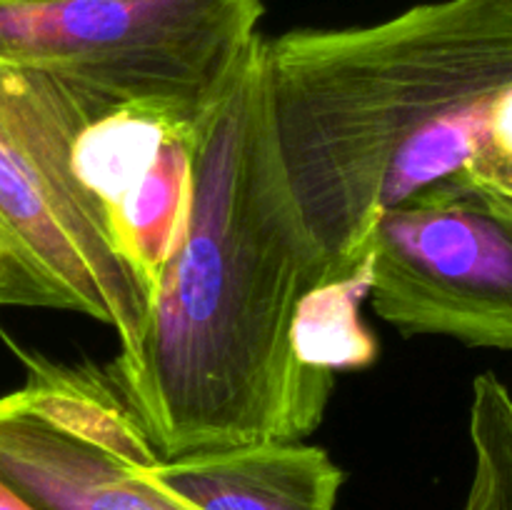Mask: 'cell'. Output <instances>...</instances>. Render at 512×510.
I'll list each match as a JSON object with an SVG mask.
<instances>
[{"mask_svg":"<svg viewBox=\"0 0 512 510\" xmlns=\"http://www.w3.org/2000/svg\"><path fill=\"white\" fill-rule=\"evenodd\" d=\"M0 480L35 510H195L145 480L138 465L0 395Z\"/></svg>","mask_w":512,"mask_h":510,"instance_id":"obj_6","label":"cell"},{"mask_svg":"<svg viewBox=\"0 0 512 510\" xmlns=\"http://www.w3.org/2000/svg\"><path fill=\"white\" fill-rule=\"evenodd\" d=\"M173 128L180 125L153 110L123 105L95 118L80 133L73 150L75 170L105 213L143 178Z\"/></svg>","mask_w":512,"mask_h":510,"instance_id":"obj_10","label":"cell"},{"mask_svg":"<svg viewBox=\"0 0 512 510\" xmlns=\"http://www.w3.org/2000/svg\"><path fill=\"white\" fill-rule=\"evenodd\" d=\"M328 278L280 155L260 35L193 123L185 225L143 330L103 365L160 460L303 440L323 423L335 373L298 358L293 323Z\"/></svg>","mask_w":512,"mask_h":510,"instance_id":"obj_1","label":"cell"},{"mask_svg":"<svg viewBox=\"0 0 512 510\" xmlns=\"http://www.w3.org/2000/svg\"><path fill=\"white\" fill-rule=\"evenodd\" d=\"M460 178L512 198V85L493 103L483 145Z\"/></svg>","mask_w":512,"mask_h":510,"instance_id":"obj_12","label":"cell"},{"mask_svg":"<svg viewBox=\"0 0 512 510\" xmlns=\"http://www.w3.org/2000/svg\"><path fill=\"white\" fill-rule=\"evenodd\" d=\"M263 15V0H0V63L105 108L193 125L263 35Z\"/></svg>","mask_w":512,"mask_h":510,"instance_id":"obj_4","label":"cell"},{"mask_svg":"<svg viewBox=\"0 0 512 510\" xmlns=\"http://www.w3.org/2000/svg\"><path fill=\"white\" fill-rule=\"evenodd\" d=\"M370 295L368 260L353 275L323 280L300 298L293 345L305 365L328 373L365 368L378 358V340L360 318Z\"/></svg>","mask_w":512,"mask_h":510,"instance_id":"obj_9","label":"cell"},{"mask_svg":"<svg viewBox=\"0 0 512 510\" xmlns=\"http://www.w3.org/2000/svg\"><path fill=\"white\" fill-rule=\"evenodd\" d=\"M190 183L193 125H180L163 140L143 178L108 210L115 248L148 295L185 225Z\"/></svg>","mask_w":512,"mask_h":510,"instance_id":"obj_8","label":"cell"},{"mask_svg":"<svg viewBox=\"0 0 512 510\" xmlns=\"http://www.w3.org/2000/svg\"><path fill=\"white\" fill-rule=\"evenodd\" d=\"M195 510H335L345 473L320 445L268 440L138 465Z\"/></svg>","mask_w":512,"mask_h":510,"instance_id":"obj_7","label":"cell"},{"mask_svg":"<svg viewBox=\"0 0 512 510\" xmlns=\"http://www.w3.org/2000/svg\"><path fill=\"white\" fill-rule=\"evenodd\" d=\"M275 135L328 280L365 265L405 143L512 85V0H433L350 28L268 38Z\"/></svg>","mask_w":512,"mask_h":510,"instance_id":"obj_2","label":"cell"},{"mask_svg":"<svg viewBox=\"0 0 512 510\" xmlns=\"http://www.w3.org/2000/svg\"><path fill=\"white\" fill-rule=\"evenodd\" d=\"M370 305L403 335L512 350V198L440 180L383 210L368 250Z\"/></svg>","mask_w":512,"mask_h":510,"instance_id":"obj_5","label":"cell"},{"mask_svg":"<svg viewBox=\"0 0 512 510\" xmlns=\"http://www.w3.org/2000/svg\"><path fill=\"white\" fill-rule=\"evenodd\" d=\"M0 308H55V300L33 280L0 263Z\"/></svg>","mask_w":512,"mask_h":510,"instance_id":"obj_13","label":"cell"},{"mask_svg":"<svg viewBox=\"0 0 512 510\" xmlns=\"http://www.w3.org/2000/svg\"><path fill=\"white\" fill-rule=\"evenodd\" d=\"M468 435L473 478L460 510H512V390L495 373L475 378Z\"/></svg>","mask_w":512,"mask_h":510,"instance_id":"obj_11","label":"cell"},{"mask_svg":"<svg viewBox=\"0 0 512 510\" xmlns=\"http://www.w3.org/2000/svg\"><path fill=\"white\" fill-rule=\"evenodd\" d=\"M0 510H35L23 495L15 493L5 480H0Z\"/></svg>","mask_w":512,"mask_h":510,"instance_id":"obj_14","label":"cell"},{"mask_svg":"<svg viewBox=\"0 0 512 510\" xmlns=\"http://www.w3.org/2000/svg\"><path fill=\"white\" fill-rule=\"evenodd\" d=\"M108 110L43 70L0 63V263L53 295L58 310L113 328L125 348L143 330L150 295L73 163L80 133Z\"/></svg>","mask_w":512,"mask_h":510,"instance_id":"obj_3","label":"cell"}]
</instances>
